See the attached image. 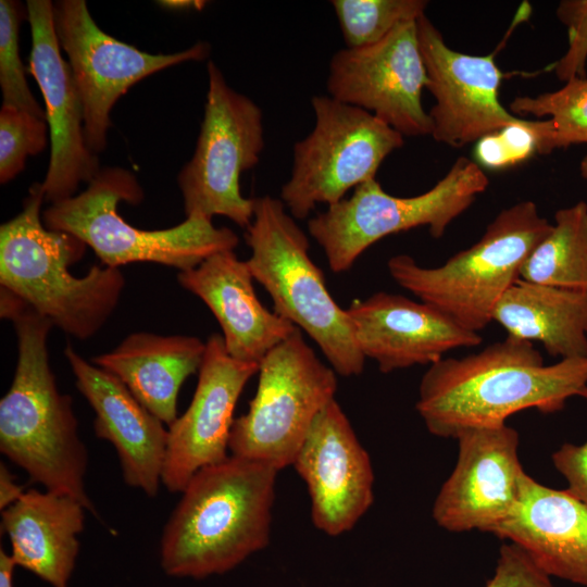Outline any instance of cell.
I'll use <instances>...</instances> for the list:
<instances>
[{
  "label": "cell",
  "instance_id": "obj_1",
  "mask_svg": "<svg viewBox=\"0 0 587 587\" xmlns=\"http://www.w3.org/2000/svg\"><path fill=\"white\" fill-rule=\"evenodd\" d=\"M586 387L587 357L546 365L533 342L508 336L429 365L415 409L432 435L455 439L467 429L504 425L523 410L555 413Z\"/></svg>",
  "mask_w": 587,
  "mask_h": 587
},
{
  "label": "cell",
  "instance_id": "obj_2",
  "mask_svg": "<svg viewBox=\"0 0 587 587\" xmlns=\"http://www.w3.org/2000/svg\"><path fill=\"white\" fill-rule=\"evenodd\" d=\"M1 291V317L14 325L18 354L11 386L0 400V451L33 483L75 498L98 517L85 488L88 455L72 399L59 391L49 362L47 341L53 325Z\"/></svg>",
  "mask_w": 587,
  "mask_h": 587
},
{
  "label": "cell",
  "instance_id": "obj_3",
  "mask_svg": "<svg viewBox=\"0 0 587 587\" xmlns=\"http://www.w3.org/2000/svg\"><path fill=\"white\" fill-rule=\"evenodd\" d=\"M275 469L229 455L202 467L164 526L160 564L172 577L224 574L270 540Z\"/></svg>",
  "mask_w": 587,
  "mask_h": 587
},
{
  "label": "cell",
  "instance_id": "obj_4",
  "mask_svg": "<svg viewBox=\"0 0 587 587\" xmlns=\"http://www.w3.org/2000/svg\"><path fill=\"white\" fill-rule=\"evenodd\" d=\"M41 183L29 188L22 211L0 226V287L79 340L95 336L118 304L125 278L120 267L92 265L83 277L71 264L86 243L41 222Z\"/></svg>",
  "mask_w": 587,
  "mask_h": 587
},
{
  "label": "cell",
  "instance_id": "obj_5",
  "mask_svg": "<svg viewBox=\"0 0 587 587\" xmlns=\"http://www.w3.org/2000/svg\"><path fill=\"white\" fill-rule=\"evenodd\" d=\"M551 228L533 201H521L498 213L477 242L442 265L423 267L412 257L398 254L388 260V272L420 301L478 333L492 321L496 305Z\"/></svg>",
  "mask_w": 587,
  "mask_h": 587
},
{
  "label": "cell",
  "instance_id": "obj_6",
  "mask_svg": "<svg viewBox=\"0 0 587 587\" xmlns=\"http://www.w3.org/2000/svg\"><path fill=\"white\" fill-rule=\"evenodd\" d=\"M245 239L251 249L248 267L271 296L273 311L305 332L337 374H361L366 359L355 344L346 309L328 291L322 270L309 254L305 233L279 198L254 199Z\"/></svg>",
  "mask_w": 587,
  "mask_h": 587
},
{
  "label": "cell",
  "instance_id": "obj_7",
  "mask_svg": "<svg viewBox=\"0 0 587 587\" xmlns=\"http://www.w3.org/2000/svg\"><path fill=\"white\" fill-rule=\"evenodd\" d=\"M143 191L127 170H100L79 195L52 203L42 213L45 226L74 235L91 247L107 266L153 262L186 271L207 258L234 250L238 236L228 227H215L204 216H188L171 228L145 230L118 214L120 201L139 204Z\"/></svg>",
  "mask_w": 587,
  "mask_h": 587
},
{
  "label": "cell",
  "instance_id": "obj_8",
  "mask_svg": "<svg viewBox=\"0 0 587 587\" xmlns=\"http://www.w3.org/2000/svg\"><path fill=\"white\" fill-rule=\"evenodd\" d=\"M488 184L480 165L465 157L458 158L429 190L413 197L389 195L374 178L310 218L308 230L323 249L329 268L346 272L386 236L428 226L434 238L442 237Z\"/></svg>",
  "mask_w": 587,
  "mask_h": 587
},
{
  "label": "cell",
  "instance_id": "obj_9",
  "mask_svg": "<svg viewBox=\"0 0 587 587\" xmlns=\"http://www.w3.org/2000/svg\"><path fill=\"white\" fill-rule=\"evenodd\" d=\"M258 373L255 395L234 420L228 449L280 471L292 465L314 420L335 399L337 373L299 328L263 358Z\"/></svg>",
  "mask_w": 587,
  "mask_h": 587
},
{
  "label": "cell",
  "instance_id": "obj_10",
  "mask_svg": "<svg viewBox=\"0 0 587 587\" xmlns=\"http://www.w3.org/2000/svg\"><path fill=\"white\" fill-rule=\"evenodd\" d=\"M311 104L314 127L294 145L291 173L279 193L299 220L374 179L384 160L404 143L400 133L363 109L329 96H314Z\"/></svg>",
  "mask_w": 587,
  "mask_h": 587
},
{
  "label": "cell",
  "instance_id": "obj_11",
  "mask_svg": "<svg viewBox=\"0 0 587 587\" xmlns=\"http://www.w3.org/2000/svg\"><path fill=\"white\" fill-rule=\"evenodd\" d=\"M209 88L192 158L178 174L186 217L226 216L248 227L254 199L240 191V177L260 161L263 114L249 97L234 90L217 65L208 63Z\"/></svg>",
  "mask_w": 587,
  "mask_h": 587
},
{
  "label": "cell",
  "instance_id": "obj_12",
  "mask_svg": "<svg viewBox=\"0 0 587 587\" xmlns=\"http://www.w3.org/2000/svg\"><path fill=\"white\" fill-rule=\"evenodd\" d=\"M53 25L80 95L85 141L95 154L107 146L114 103L133 85L168 66L204 60L210 53V46L202 41L171 54L141 51L99 28L84 0L53 3Z\"/></svg>",
  "mask_w": 587,
  "mask_h": 587
},
{
  "label": "cell",
  "instance_id": "obj_13",
  "mask_svg": "<svg viewBox=\"0 0 587 587\" xmlns=\"http://www.w3.org/2000/svg\"><path fill=\"white\" fill-rule=\"evenodd\" d=\"M416 21L400 24L375 45L338 50L326 82L329 97L370 112L403 137L432 134L422 105L427 74Z\"/></svg>",
  "mask_w": 587,
  "mask_h": 587
},
{
  "label": "cell",
  "instance_id": "obj_14",
  "mask_svg": "<svg viewBox=\"0 0 587 587\" xmlns=\"http://www.w3.org/2000/svg\"><path fill=\"white\" fill-rule=\"evenodd\" d=\"M530 13L522 7L504 40L487 55H472L451 49L424 14L416 21L420 49L427 74L426 89L435 98L428 112L430 136L461 148L522 118L500 103L498 91L504 76L496 55L517 24Z\"/></svg>",
  "mask_w": 587,
  "mask_h": 587
},
{
  "label": "cell",
  "instance_id": "obj_15",
  "mask_svg": "<svg viewBox=\"0 0 587 587\" xmlns=\"http://www.w3.org/2000/svg\"><path fill=\"white\" fill-rule=\"evenodd\" d=\"M26 11L32 32L29 71L43 96L51 147L41 185L52 204L75 196L79 184L90 183L100 167L85 141L83 103L71 66L60 52L53 3L28 0Z\"/></svg>",
  "mask_w": 587,
  "mask_h": 587
},
{
  "label": "cell",
  "instance_id": "obj_16",
  "mask_svg": "<svg viewBox=\"0 0 587 587\" xmlns=\"http://www.w3.org/2000/svg\"><path fill=\"white\" fill-rule=\"evenodd\" d=\"M455 466L433 505L436 524L452 533L492 530L515 505L522 475L519 433L507 424L462 432Z\"/></svg>",
  "mask_w": 587,
  "mask_h": 587
},
{
  "label": "cell",
  "instance_id": "obj_17",
  "mask_svg": "<svg viewBox=\"0 0 587 587\" xmlns=\"http://www.w3.org/2000/svg\"><path fill=\"white\" fill-rule=\"evenodd\" d=\"M259 364L230 357L222 335L212 334L199 370L198 383L187 410L168 426L162 484L182 492L202 467L227 454L234 411Z\"/></svg>",
  "mask_w": 587,
  "mask_h": 587
},
{
  "label": "cell",
  "instance_id": "obj_18",
  "mask_svg": "<svg viewBox=\"0 0 587 587\" xmlns=\"http://www.w3.org/2000/svg\"><path fill=\"white\" fill-rule=\"evenodd\" d=\"M311 499L314 526L329 536L350 530L374 501V472L336 398L314 420L292 463Z\"/></svg>",
  "mask_w": 587,
  "mask_h": 587
},
{
  "label": "cell",
  "instance_id": "obj_19",
  "mask_svg": "<svg viewBox=\"0 0 587 587\" xmlns=\"http://www.w3.org/2000/svg\"><path fill=\"white\" fill-rule=\"evenodd\" d=\"M346 312L360 352L382 373L432 365L450 350L483 340L436 308L386 291L352 301Z\"/></svg>",
  "mask_w": 587,
  "mask_h": 587
},
{
  "label": "cell",
  "instance_id": "obj_20",
  "mask_svg": "<svg viewBox=\"0 0 587 587\" xmlns=\"http://www.w3.org/2000/svg\"><path fill=\"white\" fill-rule=\"evenodd\" d=\"M64 355L78 391L96 413L97 437L116 450L127 486L154 497L162 483L168 429L110 372L89 363L67 344Z\"/></svg>",
  "mask_w": 587,
  "mask_h": 587
},
{
  "label": "cell",
  "instance_id": "obj_21",
  "mask_svg": "<svg viewBox=\"0 0 587 587\" xmlns=\"http://www.w3.org/2000/svg\"><path fill=\"white\" fill-rule=\"evenodd\" d=\"M177 280L211 310L225 348L236 360L260 364L297 328L261 303L247 261L239 260L234 250L217 252L198 266L178 272Z\"/></svg>",
  "mask_w": 587,
  "mask_h": 587
},
{
  "label": "cell",
  "instance_id": "obj_22",
  "mask_svg": "<svg viewBox=\"0 0 587 587\" xmlns=\"http://www.w3.org/2000/svg\"><path fill=\"white\" fill-rule=\"evenodd\" d=\"M521 547L550 577L587 587V505L524 473L510 514L492 530Z\"/></svg>",
  "mask_w": 587,
  "mask_h": 587
},
{
  "label": "cell",
  "instance_id": "obj_23",
  "mask_svg": "<svg viewBox=\"0 0 587 587\" xmlns=\"http://www.w3.org/2000/svg\"><path fill=\"white\" fill-rule=\"evenodd\" d=\"M85 507L75 498L29 489L1 511L15 566L51 587H68L79 552Z\"/></svg>",
  "mask_w": 587,
  "mask_h": 587
},
{
  "label": "cell",
  "instance_id": "obj_24",
  "mask_svg": "<svg viewBox=\"0 0 587 587\" xmlns=\"http://www.w3.org/2000/svg\"><path fill=\"white\" fill-rule=\"evenodd\" d=\"M205 342L195 336L128 335L114 350L92 363L116 376L134 397L166 425L177 419L183 383L199 372Z\"/></svg>",
  "mask_w": 587,
  "mask_h": 587
},
{
  "label": "cell",
  "instance_id": "obj_25",
  "mask_svg": "<svg viewBox=\"0 0 587 587\" xmlns=\"http://www.w3.org/2000/svg\"><path fill=\"white\" fill-rule=\"evenodd\" d=\"M492 321L509 336L539 341L551 357H587V291L517 279L496 305Z\"/></svg>",
  "mask_w": 587,
  "mask_h": 587
},
{
  "label": "cell",
  "instance_id": "obj_26",
  "mask_svg": "<svg viewBox=\"0 0 587 587\" xmlns=\"http://www.w3.org/2000/svg\"><path fill=\"white\" fill-rule=\"evenodd\" d=\"M520 279L587 291V203L560 209L549 234L525 260Z\"/></svg>",
  "mask_w": 587,
  "mask_h": 587
},
{
  "label": "cell",
  "instance_id": "obj_27",
  "mask_svg": "<svg viewBox=\"0 0 587 587\" xmlns=\"http://www.w3.org/2000/svg\"><path fill=\"white\" fill-rule=\"evenodd\" d=\"M346 48L375 45L397 26L425 14V0H333Z\"/></svg>",
  "mask_w": 587,
  "mask_h": 587
},
{
  "label": "cell",
  "instance_id": "obj_28",
  "mask_svg": "<svg viewBox=\"0 0 587 587\" xmlns=\"http://www.w3.org/2000/svg\"><path fill=\"white\" fill-rule=\"evenodd\" d=\"M510 110L539 118L549 116L553 150L587 143V77H573L562 88L536 97H516Z\"/></svg>",
  "mask_w": 587,
  "mask_h": 587
},
{
  "label": "cell",
  "instance_id": "obj_29",
  "mask_svg": "<svg viewBox=\"0 0 587 587\" xmlns=\"http://www.w3.org/2000/svg\"><path fill=\"white\" fill-rule=\"evenodd\" d=\"M552 151V127L547 120H524L505 126L476 141L477 163L489 168H502L527 160L534 152Z\"/></svg>",
  "mask_w": 587,
  "mask_h": 587
},
{
  "label": "cell",
  "instance_id": "obj_30",
  "mask_svg": "<svg viewBox=\"0 0 587 587\" xmlns=\"http://www.w3.org/2000/svg\"><path fill=\"white\" fill-rule=\"evenodd\" d=\"M24 12L16 1H0V86L2 105L17 108L46 120L33 96L18 53V26Z\"/></svg>",
  "mask_w": 587,
  "mask_h": 587
},
{
  "label": "cell",
  "instance_id": "obj_31",
  "mask_svg": "<svg viewBox=\"0 0 587 587\" xmlns=\"http://www.w3.org/2000/svg\"><path fill=\"white\" fill-rule=\"evenodd\" d=\"M47 145L46 120L30 112L2 105L0 110V182L5 184L25 167L27 155Z\"/></svg>",
  "mask_w": 587,
  "mask_h": 587
},
{
  "label": "cell",
  "instance_id": "obj_32",
  "mask_svg": "<svg viewBox=\"0 0 587 587\" xmlns=\"http://www.w3.org/2000/svg\"><path fill=\"white\" fill-rule=\"evenodd\" d=\"M555 14L567 28L569 47L549 70L564 83L573 77L586 78L587 0H562Z\"/></svg>",
  "mask_w": 587,
  "mask_h": 587
},
{
  "label": "cell",
  "instance_id": "obj_33",
  "mask_svg": "<svg viewBox=\"0 0 587 587\" xmlns=\"http://www.w3.org/2000/svg\"><path fill=\"white\" fill-rule=\"evenodd\" d=\"M486 587H553L550 576L513 542L500 547L494 576Z\"/></svg>",
  "mask_w": 587,
  "mask_h": 587
},
{
  "label": "cell",
  "instance_id": "obj_34",
  "mask_svg": "<svg viewBox=\"0 0 587 587\" xmlns=\"http://www.w3.org/2000/svg\"><path fill=\"white\" fill-rule=\"evenodd\" d=\"M579 397L587 400V387ZM551 459L567 482L565 490L587 505V440L579 446L563 444Z\"/></svg>",
  "mask_w": 587,
  "mask_h": 587
},
{
  "label": "cell",
  "instance_id": "obj_35",
  "mask_svg": "<svg viewBox=\"0 0 587 587\" xmlns=\"http://www.w3.org/2000/svg\"><path fill=\"white\" fill-rule=\"evenodd\" d=\"M23 487H21L15 476L9 471V469L1 462L0 464V510H4L14 502H16L24 494Z\"/></svg>",
  "mask_w": 587,
  "mask_h": 587
},
{
  "label": "cell",
  "instance_id": "obj_36",
  "mask_svg": "<svg viewBox=\"0 0 587 587\" xmlns=\"http://www.w3.org/2000/svg\"><path fill=\"white\" fill-rule=\"evenodd\" d=\"M15 564L2 548H0V587H14L13 573Z\"/></svg>",
  "mask_w": 587,
  "mask_h": 587
},
{
  "label": "cell",
  "instance_id": "obj_37",
  "mask_svg": "<svg viewBox=\"0 0 587 587\" xmlns=\"http://www.w3.org/2000/svg\"><path fill=\"white\" fill-rule=\"evenodd\" d=\"M160 5L174 9V10H185V9H196L201 10L205 5V1L200 0H163L159 1Z\"/></svg>",
  "mask_w": 587,
  "mask_h": 587
},
{
  "label": "cell",
  "instance_id": "obj_38",
  "mask_svg": "<svg viewBox=\"0 0 587 587\" xmlns=\"http://www.w3.org/2000/svg\"><path fill=\"white\" fill-rule=\"evenodd\" d=\"M579 171L582 177L587 180V155L580 161Z\"/></svg>",
  "mask_w": 587,
  "mask_h": 587
}]
</instances>
